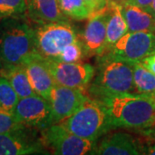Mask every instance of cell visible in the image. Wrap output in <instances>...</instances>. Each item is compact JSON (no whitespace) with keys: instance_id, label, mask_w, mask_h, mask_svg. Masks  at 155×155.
<instances>
[{"instance_id":"cb8c5ba5","label":"cell","mask_w":155,"mask_h":155,"mask_svg":"<svg viewBox=\"0 0 155 155\" xmlns=\"http://www.w3.org/2000/svg\"><path fill=\"white\" fill-rule=\"evenodd\" d=\"M26 127L19 122L13 111L0 107V134L9 133Z\"/></svg>"},{"instance_id":"52a82bcc","label":"cell","mask_w":155,"mask_h":155,"mask_svg":"<svg viewBox=\"0 0 155 155\" xmlns=\"http://www.w3.org/2000/svg\"><path fill=\"white\" fill-rule=\"evenodd\" d=\"M42 141L57 155H84L90 153L94 143L70 132L61 123L42 129Z\"/></svg>"},{"instance_id":"4fadbf2b","label":"cell","mask_w":155,"mask_h":155,"mask_svg":"<svg viewBox=\"0 0 155 155\" xmlns=\"http://www.w3.org/2000/svg\"><path fill=\"white\" fill-rule=\"evenodd\" d=\"M26 127L9 133L0 134V155H25L44 153L42 145L30 138Z\"/></svg>"},{"instance_id":"83f0119b","label":"cell","mask_w":155,"mask_h":155,"mask_svg":"<svg viewBox=\"0 0 155 155\" xmlns=\"http://www.w3.org/2000/svg\"><path fill=\"white\" fill-rule=\"evenodd\" d=\"M153 0H125L123 3H127V4H130L133 5H136L138 7H140L142 9L147 10L150 5L153 3Z\"/></svg>"},{"instance_id":"1f68e13d","label":"cell","mask_w":155,"mask_h":155,"mask_svg":"<svg viewBox=\"0 0 155 155\" xmlns=\"http://www.w3.org/2000/svg\"><path fill=\"white\" fill-rule=\"evenodd\" d=\"M154 17H155V16H154Z\"/></svg>"},{"instance_id":"7c38bea8","label":"cell","mask_w":155,"mask_h":155,"mask_svg":"<svg viewBox=\"0 0 155 155\" xmlns=\"http://www.w3.org/2000/svg\"><path fill=\"white\" fill-rule=\"evenodd\" d=\"M143 152L142 146L127 133L116 132L107 135L93 147L90 154L138 155Z\"/></svg>"},{"instance_id":"603a6c76","label":"cell","mask_w":155,"mask_h":155,"mask_svg":"<svg viewBox=\"0 0 155 155\" xmlns=\"http://www.w3.org/2000/svg\"><path fill=\"white\" fill-rule=\"evenodd\" d=\"M84 50L82 48V44L79 40L73 41L61 51L60 55L56 60L62 61V62H67V63H76L80 62L83 59Z\"/></svg>"},{"instance_id":"f546056e","label":"cell","mask_w":155,"mask_h":155,"mask_svg":"<svg viewBox=\"0 0 155 155\" xmlns=\"http://www.w3.org/2000/svg\"><path fill=\"white\" fill-rule=\"evenodd\" d=\"M147 11H149L150 13H152L153 15H154L155 16V0L153 1V3L150 5V6L147 9Z\"/></svg>"},{"instance_id":"e0dca14e","label":"cell","mask_w":155,"mask_h":155,"mask_svg":"<svg viewBox=\"0 0 155 155\" xmlns=\"http://www.w3.org/2000/svg\"><path fill=\"white\" fill-rule=\"evenodd\" d=\"M122 14L127 25V32H155L154 15L145 9L122 3Z\"/></svg>"},{"instance_id":"7a4b0ae2","label":"cell","mask_w":155,"mask_h":155,"mask_svg":"<svg viewBox=\"0 0 155 155\" xmlns=\"http://www.w3.org/2000/svg\"><path fill=\"white\" fill-rule=\"evenodd\" d=\"M37 54L35 29L23 17L4 18L0 22V62L23 65Z\"/></svg>"},{"instance_id":"9a60e30c","label":"cell","mask_w":155,"mask_h":155,"mask_svg":"<svg viewBox=\"0 0 155 155\" xmlns=\"http://www.w3.org/2000/svg\"><path fill=\"white\" fill-rule=\"evenodd\" d=\"M27 15L32 22L38 24L67 21L59 7L57 0H25Z\"/></svg>"},{"instance_id":"6da1fadb","label":"cell","mask_w":155,"mask_h":155,"mask_svg":"<svg viewBox=\"0 0 155 155\" xmlns=\"http://www.w3.org/2000/svg\"><path fill=\"white\" fill-rule=\"evenodd\" d=\"M104 106L110 129H144L155 124V96L141 93H103L94 96Z\"/></svg>"},{"instance_id":"ffe728a7","label":"cell","mask_w":155,"mask_h":155,"mask_svg":"<svg viewBox=\"0 0 155 155\" xmlns=\"http://www.w3.org/2000/svg\"><path fill=\"white\" fill-rule=\"evenodd\" d=\"M61 12L75 20L87 19L91 12L83 0H57Z\"/></svg>"},{"instance_id":"f1b7e54d","label":"cell","mask_w":155,"mask_h":155,"mask_svg":"<svg viewBox=\"0 0 155 155\" xmlns=\"http://www.w3.org/2000/svg\"><path fill=\"white\" fill-rule=\"evenodd\" d=\"M146 154H155V143L149 144L148 147L146 149Z\"/></svg>"},{"instance_id":"30bf717a","label":"cell","mask_w":155,"mask_h":155,"mask_svg":"<svg viewBox=\"0 0 155 155\" xmlns=\"http://www.w3.org/2000/svg\"><path fill=\"white\" fill-rule=\"evenodd\" d=\"M87 98L80 90L55 84L51 90L48 98L53 124L72 116Z\"/></svg>"},{"instance_id":"4316f807","label":"cell","mask_w":155,"mask_h":155,"mask_svg":"<svg viewBox=\"0 0 155 155\" xmlns=\"http://www.w3.org/2000/svg\"><path fill=\"white\" fill-rule=\"evenodd\" d=\"M140 131H142L143 135L148 139L149 144L155 143V124L144 129H140Z\"/></svg>"},{"instance_id":"277c9868","label":"cell","mask_w":155,"mask_h":155,"mask_svg":"<svg viewBox=\"0 0 155 155\" xmlns=\"http://www.w3.org/2000/svg\"><path fill=\"white\" fill-rule=\"evenodd\" d=\"M90 91L103 93H136L134 83V64L101 57L97 74Z\"/></svg>"},{"instance_id":"d6986e66","label":"cell","mask_w":155,"mask_h":155,"mask_svg":"<svg viewBox=\"0 0 155 155\" xmlns=\"http://www.w3.org/2000/svg\"><path fill=\"white\" fill-rule=\"evenodd\" d=\"M134 83L136 93L155 96V74L139 62L134 64Z\"/></svg>"},{"instance_id":"2e32d148","label":"cell","mask_w":155,"mask_h":155,"mask_svg":"<svg viewBox=\"0 0 155 155\" xmlns=\"http://www.w3.org/2000/svg\"><path fill=\"white\" fill-rule=\"evenodd\" d=\"M127 32V25L122 14V5L110 1L106 22L105 47L103 54H106L111 47Z\"/></svg>"},{"instance_id":"8fae6325","label":"cell","mask_w":155,"mask_h":155,"mask_svg":"<svg viewBox=\"0 0 155 155\" xmlns=\"http://www.w3.org/2000/svg\"><path fill=\"white\" fill-rule=\"evenodd\" d=\"M107 17L108 8L103 12L91 15L89 17V21L82 34V41H80L84 55L101 56L104 54L106 41Z\"/></svg>"},{"instance_id":"5b68a950","label":"cell","mask_w":155,"mask_h":155,"mask_svg":"<svg viewBox=\"0 0 155 155\" xmlns=\"http://www.w3.org/2000/svg\"><path fill=\"white\" fill-rule=\"evenodd\" d=\"M77 40L75 29L67 21L40 24L35 29L36 50L45 59H57L67 45Z\"/></svg>"},{"instance_id":"4dcf8cb0","label":"cell","mask_w":155,"mask_h":155,"mask_svg":"<svg viewBox=\"0 0 155 155\" xmlns=\"http://www.w3.org/2000/svg\"><path fill=\"white\" fill-rule=\"evenodd\" d=\"M112 2H115V3H118V4H122L125 0H110Z\"/></svg>"},{"instance_id":"44dd1931","label":"cell","mask_w":155,"mask_h":155,"mask_svg":"<svg viewBox=\"0 0 155 155\" xmlns=\"http://www.w3.org/2000/svg\"><path fill=\"white\" fill-rule=\"evenodd\" d=\"M20 97L6 78L0 76V107L13 111Z\"/></svg>"},{"instance_id":"8992f818","label":"cell","mask_w":155,"mask_h":155,"mask_svg":"<svg viewBox=\"0 0 155 155\" xmlns=\"http://www.w3.org/2000/svg\"><path fill=\"white\" fill-rule=\"evenodd\" d=\"M155 53V32H127L101 57L138 63Z\"/></svg>"},{"instance_id":"5bb4252c","label":"cell","mask_w":155,"mask_h":155,"mask_svg":"<svg viewBox=\"0 0 155 155\" xmlns=\"http://www.w3.org/2000/svg\"><path fill=\"white\" fill-rule=\"evenodd\" d=\"M34 91L48 100L52 88L56 84L43 57L39 54L32 56L22 65Z\"/></svg>"},{"instance_id":"9c48e42d","label":"cell","mask_w":155,"mask_h":155,"mask_svg":"<svg viewBox=\"0 0 155 155\" xmlns=\"http://www.w3.org/2000/svg\"><path fill=\"white\" fill-rule=\"evenodd\" d=\"M13 113L19 122L28 127L42 130L53 124L49 101L37 94L20 98Z\"/></svg>"},{"instance_id":"3957f363","label":"cell","mask_w":155,"mask_h":155,"mask_svg":"<svg viewBox=\"0 0 155 155\" xmlns=\"http://www.w3.org/2000/svg\"><path fill=\"white\" fill-rule=\"evenodd\" d=\"M81 138L94 141L110 130L105 108L97 99L87 98L72 116L58 122Z\"/></svg>"},{"instance_id":"ba28073f","label":"cell","mask_w":155,"mask_h":155,"mask_svg":"<svg viewBox=\"0 0 155 155\" xmlns=\"http://www.w3.org/2000/svg\"><path fill=\"white\" fill-rule=\"evenodd\" d=\"M56 84L83 91L94 76V67L84 63H67L56 59H45Z\"/></svg>"},{"instance_id":"484cf974","label":"cell","mask_w":155,"mask_h":155,"mask_svg":"<svg viewBox=\"0 0 155 155\" xmlns=\"http://www.w3.org/2000/svg\"><path fill=\"white\" fill-rule=\"evenodd\" d=\"M139 63H140L147 69H148L150 72H152L155 74V53L146 57L145 59H143L141 61H140Z\"/></svg>"},{"instance_id":"ac0fdd59","label":"cell","mask_w":155,"mask_h":155,"mask_svg":"<svg viewBox=\"0 0 155 155\" xmlns=\"http://www.w3.org/2000/svg\"><path fill=\"white\" fill-rule=\"evenodd\" d=\"M0 76L9 80L20 98L36 94L29 83L26 70L22 65H4L0 69Z\"/></svg>"},{"instance_id":"d4e9b609","label":"cell","mask_w":155,"mask_h":155,"mask_svg":"<svg viewBox=\"0 0 155 155\" xmlns=\"http://www.w3.org/2000/svg\"><path fill=\"white\" fill-rule=\"evenodd\" d=\"M91 12V16L103 12L108 8L110 0H83Z\"/></svg>"},{"instance_id":"7402d4cb","label":"cell","mask_w":155,"mask_h":155,"mask_svg":"<svg viewBox=\"0 0 155 155\" xmlns=\"http://www.w3.org/2000/svg\"><path fill=\"white\" fill-rule=\"evenodd\" d=\"M27 12L25 0H0V19L23 17Z\"/></svg>"}]
</instances>
